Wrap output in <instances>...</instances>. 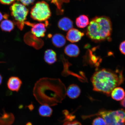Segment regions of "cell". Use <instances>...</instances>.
I'll return each instance as SVG.
<instances>
[{
  "label": "cell",
  "instance_id": "603a6c76",
  "mask_svg": "<svg viewBox=\"0 0 125 125\" xmlns=\"http://www.w3.org/2000/svg\"><path fill=\"white\" fill-rule=\"evenodd\" d=\"M75 118V116L73 115L72 114H69L65 116V119L64 120V121H72Z\"/></svg>",
  "mask_w": 125,
  "mask_h": 125
},
{
  "label": "cell",
  "instance_id": "83f0119b",
  "mask_svg": "<svg viewBox=\"0 0 125 125\" xmlns=\"http://www.w3.org/2000/svg\"><path fill=\"white\" fill-rule=\"evenodd\" d=\"M7 15H3L1 12H0V21H2L3 18H4L5 19L7 18Z\"/></svg>",
  "mask_w": 125,
  "mask_h": 125
},
{
  "label": "cell",
  "instance_id": "d6a6232c",
  "mask_svg": "<svg viewBox=\"0 0 125 125\" xmlns=\"http://www.w3.org/2000/svg\"><path fill=\"white\" fill-rule=\"evenodd\" d=\"M26 125H32V124L30 122H28L26 124Z\"/></svg>",
  "mask_w": 125,
  "mask_h": 125
},
{
  "label": "cell",
  "instance_id": "d4e9b609",
  "mask_svg": "<svg viewBox=\"0 0 125 125\" xmlns=\"http://www.w3.org/2000/svg\"><path fill=\"white\" fill-rule=\"evenodd\" d=\"M119 50L122 53L125 55V40L120 44Z\"/></svg>",
  "mask_w": 125,
  "mask_h": 125
},
{
  "label": "cell",
  "instance_id": "8992f818",
  "mask_svg": "<svg viewBox=\"0 0 125 125\" xmlns=\"http://www.w3.org/2000/svg\"><path fill=\"white\" fill-rule=\"evenodd\" d=\"M96 116H101L104 118L106 125H115L118 122L121 121L115 113V111L107 110L104 109L100 110L97 113L87 116H83V119L90 118L91 117Z\"/></svg>",
  "mask_w": 125,
  "mask_h": 125
},
{
  "label": "cell",
  "instance_id": "44dd1931",
  "mask_svg": "<svg viewBox=\"0 0 125 125\" xmlns=\"http://www.w3.org/2000/svg\"><path fill=\"white\" fill-rule=\"evenodd\" d=\"M114 111L115 115L120 120L125 121V109H122Z\"/></svg>",
  "mask_w": 125,
  "mask_h": 125
},
{
  "label": "cell",
  "instance_id": "52a82bcc",
  "mask_svg": "<svg viewBox=\"0 0 125 125\" xmlns=\"http://www.w3.org/2000/svg\"><path fill=\"white\" fill-rule=\"evenodd\" d=\"M25 24L32 27L31 33L35 37L39 38L45 36L46 31V27L48 25V23L46 22V24L43 23H33L26 21Z\"/></svg>",
  "mask_w": 125,
  "mask_h": 125
},
{
  "label": "cell",
  "instance_id": "f546056e",
  "mask_svg": "<svg viewBox=\"0 0 125 125\" xmlns=\"http://www.w3.org/2000/svg\"><path fill=\"white\" fill-rule=\"evenodd\" d=\"M115 125H125V121H121L118 122Z\"/></svg>",
  "mask_w": 125,
  "mask_h": 125
},
{
  "label": "cell",
  "instance_id": "3957f363",
  "mask_svg": "<svg viewBox=\"0 0 125 125\" xmlns=\"http://www.w3.org/2000/svg\"><path fill=\"white\" fill-rule=\"evenodd\" d=\"M112 31L111 22L108 18L96 17L89 23L86 34L92 41L98 43L110 40Z\"/></svg>",
  "mask_w": 125,
  "mask_h": 125
},
{
  "label": "cell",
  "instance_id": "7402d4cb",
  "mask_svg": "<svg viewBox=\"0 0 125 125\" xmlns=\"http://www.w3.org/2000/svg\"><path fill=\"white\" fill-rule=\"evenodd\" d=\"M93 125H106V123L104 118L98 117L93 120Z\"/></svg>",
  "mask_w": 125,
  "mask_h": 125
},
{
  "label": "cell",
  "instance_id": "7a4b0ae2",
  "mask_svg": "<svg viewBox=\"0 0 125 125\" xmlns=\"http://www.w3.org/2000/svg\"><path fill=\"white\" fill-rule=\"evenodd\" d=\"M124 81L122 71L105 68L98 70L91 78L93 90L108 96L114 89L121 85Z\"/></svg>",
  "mask_w": 125,
  "mask_h": 125
},
{
  "label": "cell",
  "instance_id": "e0dca14e",
  "mask_svg": "<svg viewBox=\"0 0 125 125\" xmlns=\"http://www.w3.org/2000/svg\"><path fill=\"white\" fill-rule=\"evenodd\" d=\"M38 112L41 116L50 117L52 115L53 111L50 106L46 104H42L39 108Z\"/></svg>",
  "mask_w": 125,
  "mask_h": 125
},
{
  "label": "cell",
  "instance_id": "4dcf8cb0",
  "mask_svg": "<svg viewBox=\"0 0 125 125\" xmlns=\"http://www.w3.org/2000/svg\"><path fill=\"white\" fill-rule=\"evenodd\" d=\"M28 107L29 108L30 110L31 111H32L34 108V106L32 104H30V105H29L28 106Z\"/></svg>",
  "mask_w": 125,
  "mask_h": 125
},
{
  "label": "cell",
  "instance_id": "1f68e13d",
  "mask_svg": "<svg viewBox=\"0 0 125 125\" xmlns=\"http://www.w3.org/2000/svg\"><path fill=\"white\" fill-rule=\"evenodd\" d=\"M2 79L3 78L2 76L0 74V85L2 83Z\"/></svg>",
  "mask_w": 125,
  "mask_h": 125
},
{
  "label": "cell",
  "instance_id": "d6986e66",
  "mask_svg": "<svg viewBox=\"0 0 125 125\" xmlns=\"http://www.w3.org/2000/svg\"><path fill=\"white\" fill-rule=\"evenodd\" d=\"M89 23L88 17L85 15L80 16L76 19V24L78 27L84 28L87 27Z\"/></svg>",
  "mask_w": 125,
  "mask_h": 125
},
{
  "label": "cell",
  "instance_id": "cb8c5ba5",
  "mask_svg": "<svg viewBox=\"0 0 125 125\" xmlns=\"http://www.w3.org/2000/svg\"><path fill=\"white\" fill-rule=\"evenodd\" d=\"M24 6H28L33 3L35 0H18Z\"/></svg>",
  "mask_w": 125,
  "mask_h": 125
},
{
  "label": "cell",
  "instance_id": "f1b7e54d",
  "mask_svg": "<svg viewBox=\"0 0 125 125\" xmlns=\"http://www.w3.org/2000/svg\"><path fill=\"white\" fill-rule=\"evenodd\" d=\"M120 104L122 107L125 108V96L123 99L121 100Z\"/></svg>",
  "mask_w": 125,
  "mask_h": 125
},
{
  "label": "cell",
  "instance_id": "8fae6325",
  "mask_svg": "<svg viewBox=\"0 0 125 125\" xmlns=\"http://www.w3.org/2000/svg\"><path fill=\"white\" fill-rule=\"evenodd\" d=\"M64 52L66 55L70 57H77L80 53L79 47L73 43L67 45L65 48Z\"/></svg>",
  "mask_w": 125,
  "mask_h": 125
},
{
  "label": "cell",
  "instance_id": "ffe728a7",
  "mask_svg": "<svg viewBox=\"0 0 125 125\" xmlns=\"http://www.w3.org/2000/svg\"><path fill=\"white\" fill-rule=\"evenodd\" d=\"M51 1L57 7L59 10H62V5L63 2H68L69 0H47Z\"/></svg>",
  "mask_w": 125,
  "mask_h": 125
},
{
  "label": "cell",
  "instance_id": "30bf717a",
  "mask_svg": "<svg viewBox=\"0 0 125 125\" xmlns=\"http://www.w3.org/2000/svg\"><path fill=\"white\" fill-rule=\"evenodd\" d=\"M22 82L19 78L16 76L10 77L8 81V88L12 91L18 92L19 90Z\"/></svg>",
  "mask_w": 125,
  "mask_h": 125
},
{
  "label": "cell",
  "instance_id": "484cf974",
  "mask_svg": "<svg viewBox=\"0 0 125 125\" xmlns=\"http://www.w3.org/2000/svg\"><path fill=\"white\" fill-rule=\"evenodd\" d=\"M63 125H82L81 123L77 121H65Z\"/></svg>",
  "mask_w": 125,
  "mask_h": 125
},
{
  "label": "cell",
  "instance_id": "9c48e42d",
  "mask_svg": "<svg viewBox=\"0 0 125 125\" xmlns=\"http://www.w3.org/2000/svg\"><path fill=\"white\" fill-rule=\"evenodd\" d=\"M84 35V33L73 28L67 33L66 38L72 43H76L79 41Z\"/></svg>",
  "mask_w": 125,
  "mask_h": 125
},
{
  "label": "cell",
  "instance_id": "ba28073f",
  "mask_svg": "<svg viewBox=\"0 0 125 125\" xmlns=\"http://www.w3.org/2000/svg\"><path fill=\"white\" fill-rule=\"evenodd\" d=\"M30 33H27L24 37L25 43L29 46L32 47L35 49L39 50L44 45L43 41L41 39H39Z\"/></svg>",
  "mask_w": 125,
  "mask_h": 125
},
{
  "label": "cell",
  "instance_id": "4316f807",
  "mask_svg": "<svg viewBox=\"0 0 125 125\" xmlns=\"http://www.w3.org/2000/svg\"><path fill=\"white\" fill-rule=\"evenodd\" d=\"M16 0H0L1 3L5 5H9L12 3Z\"/></svg>",
  "mask_w": 125,
  "mask_h": 125
},
{
  "label": "cell",
  "instance_id": "6da1fadb",
  "mask_svg": "<svg viewBox=\"0 0 125 125\" xmlns=\"http://www.w3.org/2000/svg\"><path fill=\"white\" fill-rule=\"evenodd\" d=\"M66 90L60 79L44 77L35 83L33 93L40 104L53 106L61 103L65 99Z\"/></svg>",
  "mask_w": 125,
  "mask_h": 125
},
{
  "label": "cell",
  "instance_id": "5b68a950",
  "mask_svg": "<svg viewBox=\"0 0 125 125\" xmlns=\"http://www.w3.org/2000/svg\"><path fill=\"white\" fill-rule=\"evenodd\" d=\"M51 15L49 6L44 1L37 2L32 7L31 11V18L39 21H46Z\"/></svg>",
  "mask_w": 125,
  "mask_h": 125
},
{
  "label": "cell",
  "instance_id": "5bb4252c",
  "mask_svg": "<svg viewBox=\"0 0 125 125\" xmlns=\"http://www.w3.org/2000/svg\"><path fill=\"white\" fill-rule=\"evenodd\" d=\"M44 59L45 61L48 64L52 65L57 61V54L53 50L47 49L44 53Z\"/></svg>",
  "mask_w": 125,
  "mask_h": 125
},
{
  "label": "cell",
  "instance_id": "7c38bea8",
  "mask_svg": "<svg viewBox=\"0 0 125 125\" xmlns=\"http://www.w3.org/2000/svg\"><path fill=\"white\" fill-rule=\"evenodd\" d=\"M81 93L80 88L76 84H71L66 90V95L71 99L77 98L80 95Z\"/></svg>",
  "mask_w": 125,
  "mask_h": 125
},
{
  "label": "cell",
  "instance_id": "2e32d148",
  "mask_svg": "<svg viewBox=\"0 0 125 125\" xmlns=\"http://www.w3.org/2000/svg\"><path fill=\"white\" fill-rule=\"evenodd\" d=\"M110 95L113 99L117 101H120L125 97V92L123 88L117 87L112 91Z\"/></svg>",
  "mask_w": 125,
  "mask_h": 125
},
{
  "label": "cell",
  "instance_id": "4fadbf2b",
  "mask_svg": "<svg viewBox=\"0 0 125 125\" xmlns=\"http://www.w3.org/2000/svg\"><path fill=\"white\" fill-rule=\"evenodd\" d=\"M53 44L56 47L62 48L66 43V40L64 36L60 33H57L53 36L52 38Z\"/></svg>",
  "mask_w": 125,
  "mask_h": 125
},
{
  "label": "cell",
  "instance_id": "ac0fdd59",
  "mask_svg": "<svg viewBox=\"0 0 125 125\" xmlns=\"http://www.w3.org/2000/svg\"><path fill=\"white\" fill-rule=\"evenodd\" d=\"M14 24L13 22L6 19L1 22L0 27L2 31L6 32H10L14 28Z\"/></svg>",
  "mask_w": 125,
  "mask_h": 125
},
{
  "label": "cell",
  "instance_id": "277c9868",
  "mask_svg": "<svg viewBox=\"0 0 125 125\" xmlns=\"http://www.w3.org/2000/svg\"><path fill=\"white\" fill-rule=\"evenodd\" d=\"M10 9L13 23L20 30H22L29 13V10L23 4L18 3H13L10 6Z\"/></svg>",
  "mask_w": 125,
  "mask_h": 125
},
{
  "label": "cell",
  "instance_id": "9a60e30c",
  "mask_svg": "<svg viewBox=\"0 0 125 125\" xmlns=\"http://www.w3.org/2000/svg\"><path fill=\"white\" fill-rule=\"evenodd\" d=\"M58 26L59 29L64 31H68L73 28V22L68 18L64 17L58 22Z\"/></svg>",
  "mask_w": 125,
  "mask_h": 125
}]
</instances>
